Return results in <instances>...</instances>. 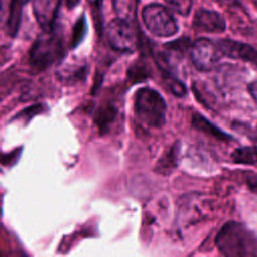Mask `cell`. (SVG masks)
Segmentation results:
<instances>
[{
    "label": "cell",
    "instance_id": "obj_22",
    "mask_svg": "<svg viewBox=\"0 0 257 257\" xmlns=\"http://www.w3.org/2000/svg\"><path fill=\"white\" fill-rule=\"evenodd\" d=\"M248 184H249V186L251 187L252 190L257 192V175L253 174L252 176H250L248 178Z\"/></svg>",
    "mask_w": 257,
    "mask_h": 257
},
{
    "label": "cell",
    "instance_id": "obj_1",
    "mask_svg": "<svg viewBox=\"0 0 257 257\" xmlns=\"http://www.w3.org/2000/svg\"><path fill=\"white\" fill-rule=\"evenodd\" d=\"M218 250L225 256L257 255V237L245 225L229 221L223 225L215 240Z\"/></svg>",
    "mask_w": 257,
    "mask_h": 257
},
{
    "label": "cell",
    "instance_id": "obj_6",
    "mask_svg": "<svg viewBox=\"0 0 257 257\" xmlns=\"http://www.w3.org/2000/svg\"><path fill=\"white\" fill-rule=\"evenodd\" d=\"M222 52L217 44L208 38L197 39L191 48V59L200 71L211 70L221 58Z\"/></svg>",
    "mask_w": 257,
    "mask_h": 257
},
{
    "label": "cell",
    "instance_id": "obj_20",
    "mask_svg": "<svg viewBox=\"0 0 257 257\" xmlns=\"http://www.w3.org/2000/svg\"><path fill=\"white\" fill-rule=\"evenodd\" d=\"M166 3L171 7L172 10L182 16L190 14L193 2L192 0H165Z\"/></svg>",
    "mask_w": 257,
    "mask_h": 257
},
{
    "label": "cell",
    "instance_id": "obj_7",
    "mask_svg": "<svg viewBox=\"0 0 257 257\" xmlns=\"http://www.w3.org/2000/svg\"><path fill=\"white\" fill-rule=\"evenodd\" d=\"M188 45L189 39L185 37L163 45L162 49L157 54V62L161 66L162 70L172 72L171 69L182 60Z\"/></svg>",
    "mask_w": 257,
    "mask_h": 257
},
{
    "label": "cell",
    "instance_id": "obj_9",
    "mask_svg": "<svg viewBox=\"0 0 257 257\" xmlns=\"http://www.w3.org/2000/svg\"><path fill=\"white\" fill-rule=\"evenodd\" d=\"M217 44L223 55L250 62L257 66V49L253 46L232 39H219Z\"/></svg>",
    "mask_w": 257,
    "mask_h": 257
},
{
    "label": "cell",
    "instance_id": "obj_17",
    "mask_svg": "<svg viewBox=\"0 0 257 257\" xmlns=\"http://www.w3.org/2000/svg\"><path fill=\"white\" fill-rule=\"evenodd\" d=\"M86 74V68L83 64L73 65V67H63L58 70V77L63 81H77L83 79Z\"/></svg>",
    "mask_w": 257,
    "mask_h": 257
},
{
    "label": "cell",
    "instance_id": "obj_5",
    "mask_svg": "<svg viewBox=\"0 0 257 257\" xmlns=\"http://www.w3.org/2000/svg\"><path fill=\"white\" fill-rule=\"evenodd\" d=\"M106 36L110 46L121 52H132L137 48L138 38L132 22L117 18L106 27Z\"/></svg>",
    "mask_w": 257,
    "mask_h": 257
},
{
    "label": "cell",
    "instance_id": "obj_11",
    "mask_svg": "<svg viewBox=\"0 0 257 257\" xmlns=\"http://www.w3.org/2000/svg\"><path fill=\"white\" fill-rule=\"evenodd\" d=\"M192 124L202 133L211 136L215 139H218L220 141H229L231 140V136L227 135L223 131L219 130L217 126H215L212 122H210L206 117L199 113H194L192 117Z\"/></svg>",
    "mask_w": 257,
    "mask_h": 257
},
{
    "label": "cell",
    "instance_id": "obj_16",
    "mask_svg": "<svg viewBox=\"0 0 257 257\" xmlns=\"http://www.w3.org/2000/svg\"><path fill=\"white\" fill-rule=\"evenodd\" d=\"M116 114V109L111 104H105L100 106L95 114V122L100 131L105 132L110 123L113 121Z\"/></svg>",
    "mask_w": 257,
    "mask_h": 257
},
{
    "label": "cell",
    "instance_id": "obj_8",
    "mask_svg": "<svg viewBox=\"0 0 257 257\" xmlns=\"http://www.w3.org/2000/svg\"><path fill=\"white\" fill-rule=\"evenodd\" d=\"M60 0H33L34 16L44 32H52L57 19Z\"/></svg>",
    "mask_w": 257,
    "mask_h": 257
},
{
    "label": "cell",
    "instance_id": "obj_24",
    "mask_svg": "<svg viewBox=\"0 0 257 257\" xmlns=\"http://www.w3.org/2000/svg\"><path fill=\"white\" fill-rule=\"evenodd\" d=\"M96 1H97V4H98V5H100L101 2H102V0H96Z\"/></svg>",
    "mask_w": 257,
    "mask_h": 257
},
{
    "label": "cell",
    "instance_id": "obj_3",
    "mask_svg": "<svg viewBox=\"0 0 257 257\" xmlns=\"http://www.w3.org/2000/svg\"><path fill=\"white\" fill-rule=\"evenodd\" d=\"M32 45L29 53V63L37 70H44L63 57L65 53L62 40L51 32H45Z\"/></svg>",
    "mask_w": 257,
    "mask_h": 257
},
{
    "label": "cell",
    "instance_id": "obj_25",
    "mask_svg": "<svg viewBox=\"0 0 257 257\" xmlns=\"http://www.w3.org/2000/svg\"><path fill=\"white\" fill-rule=\"evenodd\" d=\"M28 1H30V0H24V2L26 3V2H28Z\"/></svg>",
    "mask_w": 257,
    "mask_h": 257
},
{
    "label": "cell",
    "instance_id": "obj_18",
    "mask_svg": "<svg viewBox=\"0 0 257 257\" xmlns=\"http://www.w3.org/2000/svg\"><path fill=\"white\" fill-rule=\"evenodd\" d=\"M163 73V79L167 89L176 96H183L186 93V86L184 83L179 80L172 72L164 71Z\"/></svg>",
    "mask_w": 257,
    "mask_h": 257
},
{
    "label": "cell",
    "instance_id": "obj_15",
    "mask_svg": "<svg viewBox=\"0 0 257 257\" xmlns=\"http://www.w3.org/2000/svg\"><path fill=\"white\" fill-rule=\"evenodd\" d=\"M231 158L234 163L254 165L257 163V147H243L233 151Z\"/></svg>",
    "mask_w": 257,
    "mask_h": 257
},
{
    "label": "cell",
    "instance_id": "obj_23",
    "mask_svg": "<svg viewBox=\"0 0 257 257\" xmlns=\"http://www.w3.org/2000/svg\"><path fill=\"white\" fill-rule=\"evenodd\" d=\"M65 3L68 8H73L79 3V0H65Z\"/></svg>",
    "mask_w": 257,
    "mask_h": 257
},
{
    "label": "cell",
    "instance_id": "obj_21",
    "mask_svg": "<svg viewBox=\"0 0 257 257\" xmlns=\"http://www.w3.org/2000/svg\"><path fill=\"white\" fill-rule=\"evenodd\" d=\"M147 69L146 66L143 65V63H138L136 65H134L132 67V69L130 70V76L132 77V79H134L135 81H137L140 78H146L147 77Z\"/></svg>",
    "mask_w": 257,
    "mask_h": 257
},
{
    "label": "cell",
    "instance_id": "obj_13",
    "mask_svg": "<svg viewBox=\"0 0 257 257\" xmlns=\"http://www.w3.org/2000/svg\"><path fill=\"white\" fill-rule=\"evenodd\" d=\"M139 0H112L113 8L118 18L133 22L136 18Z\"/></svg>",
    "mask_w": 257,
    "mask_h": 257
},
{
    "label": "cell",
    "instance_id": "obj_4",
    "mask_svg": "<svg viewBox=\"0 0 257 257\" xmlns=\"http://www.w3.org/2000/svg\"><path fill=\"white\" fill-rule=\"evenodd\" d=\"M143 21L147 29L158 37H170L177 33L178 24L173 14L163 5L152 3L142 12Z\"/></svg>",
    "mask_w": 257,
    "mask_h": 257
},
{
    "label": "cell",
    "instance_id": "obj_12",
    "mask_svg": "<svg viewBox=\"0 0 257 257\" xmlns=\"http://www.w3.org/2000/svg\"><path fill=\"white\" fill-rule=\"evenodd\" d=\"M24 0H10L9 1V13L6 21L7 33L14 37L17 34L22 14V7L24 5Z\"/></svg>",
    "mask_w": 257,
    "mask_h": 257
},
{
    "label": "cell",
    "instance_id": "obj_19",
    "mask_svg": "<svg viewBox=\"0 0 257 257\" xmlns=\"http://www.w3.org/2000/svg\"><path fill=\"white\" fill-rule=\"evenodd\" d=\"M86 33V21L85 16L82 15L77 19L73 26V32H72V38H71V46L76 47L81 40L83 39L84 35Z\"/></svg>",
    "mask_w": 257,
    "mask_h": 257
},
{
    "label": "cell",
    "instance_id": "obj_2",
    "mask_svg": "<svg viewBox=\"0 0 257 257\" xmlns=\"http://www.w3.org/2000/svg\"><path fill=\"white\" fill-rule=\"evenodd\" d=\"M135 110L140 121L150 127H161L166 120L167 105L155 89L142 87L136 93Z\"/></svg>",
    "mask_w": 257,
    "mask_h": 257
},
{
    "label": "cell",
    "instance_id": "obj_10",
    "mask_svg": "<svg viewBox=\"0 0 257 257\" xmlns=\"http://www.w3.org/2000/svg\"><path fill=\"white\" fill-rule=\"evenodd\" d=\"M193 26L200 31L221 33L226 29V22L220 13L213 10L200 9L195 14Z\"/></svg>",
    "mask_w": 257,
    "mask_h": 257
},
{
    "label": "cell",
    "instance_id": "obj_14",
    "mask_svg": "<svg viewBox=\"0 0 257 257\" xmlns=\"http://www.w3.org/2000/svg\"><path fill=\"white\" fill-rule=\"evenodd\" d=\"M178 155H179V146H173L170 151L158 162L155 171L159 174L168 175L177 167L178 165Z\"/></svg>",
    "mask_w": 257,
    "mask_h": 257
}]
</instances>
